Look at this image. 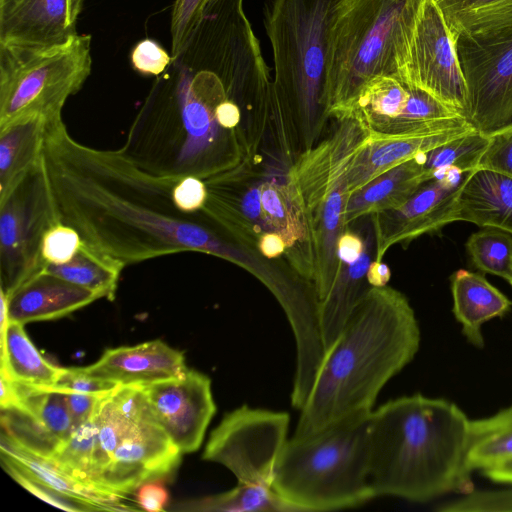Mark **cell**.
<instances>
[{
  "label": "cell",
  "mask_w": 512,
  "mask_h": 512,
  "mask_svg": "<svg viewBox=\"0 0 512 512\" xmlns=\"http://www.w3.org/2000/svg\"><path fill=\"white\" fill-rule=\"evenodd\" d=\"M452 38L461 30L512 15V0H433Z\"/></svg>",
  "instance_id": "obj_37"
},
{
  "label": "cell",
  "mask_w": 512,
  "mask_h": 512,
  "mask_svg": "<svg viewBox=\"0 0 512 512\" xmlns=\"http://www.w3.org/2000/svg\"><path fill=\"white\" fill-rule=\"evenodd\" d=\"M244 0H211L188 43L153 82L121 148L162 178L206 181L239 160L235 130L216 116L225 99L271 82Z\"/></svg>",
  "instance_id": "obj_1"
},
{
  "label": "cell",
  "mask_w": 512,
  "mask_h": 512,
  "mask_svg": "<svg viewBox=\"0 0 512 512\" xmlns=\"http://www.w3.org/2000/svg\"><path fill=\"white\" fill-rule=\"evenodd\" d=\"M456 218L512 234V177L485 168L471 171L457 196Z\"/></svg>",
  "instance_id": "obj_22"
},
{
  "label": "cell",
  "mask_w": 512,
  "mask_h": 512,
  "mask_svg": "<svg viewBox=\"0 0 512 512\" xmlns=\"http://www.w3.org/2000/svg\"><path fill=\"white\" fill-rule=\"evenodd\" d=\"M451 292L453 314L462 326V334L470 344L483 348V324L505 316L512 302L484 276L464 269L452 275Z\"/></svg>",
  "instance_id": "obj_23"
},
{
  "label": "cell",
  "mask_w": 512,
  "mask_h": 512,
  "mask_svg": "<svg viewBox=\"0 0 512 512\" xmlns=\"http://www.w3.org/2000/svg\"><path fill=\"white\" fill-rule=\"evenodd\" d=\"M466 249L479 270L512 280V234L484 227L468 238Z\"/></svg>",
  "instance_id": "obj_35"
},
{
  "label": "cell",
  "mask_w": 512,
  "mask_h": 512,
  "mask_svg": "<svg viewBox=\"0 0 512 512\" xmlns=\"http://www.w3.org/2000/svg\"><path fill=\"white\" fill-rule=\"evenodd\" d=\"M470 420L453 402L416 393L373 410L368 470L375 496L425 503L475 490L468 464Z\"/></svg>",
  "instance_id": "obj_4"
},
{
  "label": "cell",
  "mask_w": 512,
  "mask_h": 512,
  "mask_svg": "<svg viewBox=\"0 0 512 512\" xmlns=\"http://www.w3.org/2000/svg\"><path fill=\"white\" fill-rule=\"evenodd\" d=\"M370 263V254L366 249L354 263H340L341 269L334 285L327 297L319 302L318 318L325 354L334 345L352 311L371 287L366 279Z\"/></svg>",
  "instance_id": "obj_27"
},
{
  "label": "cell",
  "mask_w": 512,
  "mask_h": 512,
  "mask_svg": "<svg viewBox=\"0 0 512 512\" xmlns=\"http://www.w3.org/2000/svg\"><path fill=\"white\" fill-rule=\"evenodd\" d=\"M261 202L269 232H276L283 238L285 255L293 270L312 285L316 261L315 234L298 187L288 177L285 183L262 182Z\"/></svg>",
  "instance_id": "obj_18"
},
{
  "label": "cell",
  "mask_w": 512,
  "mask_h": 512,
  "mask_svg": "<svg viewBox=\"0 0 512 512\" xmlns=\"http://www.w3.org/2000/svg\"><path fill=\"white\" fill-rule=\"evenodd\" d=\"M5 295L9 321L22 324L61 318L100 299L94 291L44 271Z\"/></svg>",
  "instance_id": "obj_20"
},
{
  "label": "cell",
  "mask_w": 512,
  "mask_h": 512,
  "mask_svg": "<svg viewBox=\"0 0 512 512\" xmlns=\"http://www.w3.org/2000/svg\"><path fill=\"white\" fill-rule=\"evenodd\" d=\"M260 253L266 258H277L285 254L286 244L283 238L276 232H266L262 234L257 243Z\"/></svg>",
  "instance_id": "obj_49"
},
{
  "label": "cell",
  "mask_w": 512,
  "mask_h": 512,
  "mask_svg": "<svg viewBox=\"0 0 512 512\" xmlns=\"http://www.w3.org/2000/svg\"><path fill=\"white\" fill-rule=\"evenodd\" d=\"M469 172L443 171L426 181L403 205L372 215L375 260L393 245L409 242L457 221V196Z\"/></svg>",
  "instance_id": "obj_14"
},
{
  "label": "cell",
  "mask_w": 512,
  "mask_h": 512,
  "mask_svg": "<svg viewBox=\"0 0 512 512\" xmlns=\"http://www.w3.org/2000/svg\"><path fill=\"white\" fill-rule=\"evenodd\" d=\"M97 434V424L92 415L59 445L51 459L77 479L96 485L92 480V471Z\"/></svg>",
  "instance_id": "obj_36"
},
{
  "label": "cell",
  "mask_w": 512,
  "mask_h": 512,
  "mask_svg": "<svg viewBox=\"0 0 512 512\" xmlns=\"http://www.w3.org/2000/svg\"><path fill=\"white\" fill-rule=\"evenodd\" d=\"M509 283H510V284H511V286H512V280H511Z\"/></svg>",
  "instance_id": "obj_52"
},
{
  "label": "cell",
  "mask_w": 512,
  "mask_h": 512,
  "mask_svg": "<svg viewBox=\"0 0 512 512\" xmlns=\"http://www.w3.org/2000/svg\"><path fill=\"white\" fill-rule=\"evenodd\" d=\"M1 457L8 459L26 474L68 496L92 503L100 510H131L120 503L124 496L85 483L65 471L51 458L38 455L1 432Z\"/></svg>",
  "instance_id": "obj_24"
},
{
  "label": "cell",
  "mask_w": 512,
  "mask_h": 512,
  "mask_svg": "<svg viewBox=\"0 0 512 512\" xmlns=\"http://www.w3.org/2000/svg\"><path fill=\"white\" fill-rule=\"evenodd\" d=\"M182 454L152 412L129 429L115 449L100 484L124 496L147 481L173 472Z\"/></svg>",
  "instance_id": "obj_16"
},
{
  "label": "cell",
  "mask_w": 512,
  "mask_h": 512,
  "mask_svg": "<svg viewBox=\"0 0 512 512\" xmlns=\"http://www.w3.org/2000/svg\"><path fill=\"white\" fill-rule=\"evenodd\" d=\"M83 244L79 233L58 222L44 235L42 257L46 264H64L71 260Z\"/></svg>",
  "instance_id": "obj_41"
},
{
  "label": "cell",
  "mask_w": 512,
  "mask_h": 512,
  "mask_svg": "<svg viewBox=\"0 0 512 512\" xmlns=\"http://www.w3.org/2000/svg\"><path fill=\"white\" fill-rule=\"evenodd\" d=\"M1 423L3 433L43 457H53L61 444L34 416L21 408H1Z\"/></svg>",
  "instance_id": "obj_38"
},
{
  "label": "cell",
  "mask_w": 512,
  "mask_h": 512,
  "mask_svg": "<svg viewBox=\"0 0 512 512\" xmlns=\"http://www.w3.org/2000/svg\"><path fill=\"white\" fill-rule=\"evenodd\" d=\"M151 409L182 453L197 451L216 413L210 378L187 369L180 377L144 386Z\"/></svg>",
  "instance_id": "obj_15"
},
{
  "label": "cell",
  "mask_w": 512,
  "mask_h": 512,
  "mask_svg": "<svg viewBox=\"0 0 512 512\" xmlns=\"http://www.w3.org/2000/svg\"><path fill=\"white\" fill-rule=\"evenodd\" d=\"M119 386L116 382L96 378L86 373L83 368H63L60 376L50 389L104 396Z\"/></svg>",
  "instance_id": "obj_42"
},
{
  "label": "cell",
  "mask_w": 512,
  "mask_h": 512,
  "mask_svg": "<svg viewBox=\"0 0 512 512\" xmlns=\"http://www.w3.org/2000/svg\"><path fill=\"white\" fill-rule=\"evenodd\" d=\"M366 245L356 233L344 230L337 240V256L340 263L352 264L364 253Z\"/></svg>",
  "instance_id": "obj_48"
},
{
  "label": "cell",
  "mask_w": 512,
  "mask_h": 512,
  "mask_svg": "<svg viewBox=\"0 0 512 512\" xmlns=\"http://www.w3.org/2000/svg\"><path fill=\"white\" fill-rule=\"evenodd\" d=\"M24 324L9 321L1 329V369L13 381L50 389L63 368L48 362L30 341Z\"/></svg>",
  "instance_id": "obj_28"
},
{
  "label": "cell",
  "mask_w": 512,
  "mask_h": 512,
  "mask_svg": "<svg viewBox=\"0 0 512 512\" xmlns=\"http://www.w3.org/2000/svg\"><path fill=\"white\" fill-rule=\"evenodd\" d=\"M159 480L147 481L137 489V503L145 511L159 512L167 504L168 492Z\"/></svg>",
  "instance_id": "obj_46"
},
{
  "label": "cell",
  "mask_w": 512,
  "mask_h": 512,
  "mask_svg": "<svg viewBox=\"0 0 512 512\" xmlns=\"http://www.w3.org/2000/svg\"><path fill=\"white\" fill-rule=\"evenodd\" d=\"M65 393L75 428L92 417L96 404L102 397L76 392Z\"/></svg>",
  "instance_id": "obj_47"
},
{
  "label": "cell",
  "mask_w": 512,
  "mask_h": 512,
  "mask_svg": "<svg viewBox=\"0 0 512 512\" xmlns=\"http://www.w3.org/2000/svg\"><path fill=\"white\" fill-rule=\"evenodd\" d=\"M331 118L335 120L333 132L306 149L287 175L298 187L314 228L316 261L312 285L318 302L327 297L341 269L337 240L347 226V172L355 155L372 138L351 112Z\"/></svg>",
  "instance_id": "obj_8"
},
{
  "label": "cell",
  "mask_w": 512,
  "mask_h": 512,
  "mask_svg": "<svg viewBox=\"0 0 512 512\" xmlns=\"http://www.w3.org/2000/svg\"><path fill=\"white\" fill-rule=\"evenodd\" d=\"M398 77L465 118L466 86L445 19L433 0H424L397 59Z\"/></svg>",
  "instance_id": "obj_13"
},
{
  "label": "cell",
  "mask_w": 512,
  "mask_h": 512,
  "mask_svg": "<svg viewBox=\"0 0 512 512\" xmlns=\"http://www.w3.org/2000/svg\"><path fill=\"white\" fill-rule=\"evenodd\" d=\"M93 418L97 424L98 434L93 456L92 480L94 484L102 487L100 484L101 476L109 465L115 449L129 429L137 422H130L121 414L111 393L102 396L98 400Z\"/></svg>",
  "instance_id": "obj_34"
},
{
  "label": "cell",
  "mask_w": 512,
  "mask_h": 512,
  "mask_svg": "<svg viewBox=\"0 0 512 512\" xmlns=\"http://www.w3.org/2000/svg\"><path fill=\"white\" fill-rule=\"evenodd\" d=\"M512 460V404L496 414L470 420L468 464L474 472Z\"/></svg>",
  "instance_id": "obj_29"
},
{
  "label": "cell",
  "mask_w": 512,
  "mask_h": 512,
  "mask_svg": "<svg viewBox=\"0 0 512 512\" xmlns=\"http://www.w3.org/2000/svg\"><path fill=\"white\" fill-rule=\"evenodd\" d=\"M125 266L84 243L64 264H46L42 271L90 289L100 298L113 300L118 280Z\"/></svg>",
  "instance_id": "obj_30"
},
{
  "label": "cell",
  "mask_w": 512,
  "mask_h": 512,
  "mask_svg": "<svg viewBox=\"0 0 512 512\" xmlns=\"http://www.w3.org/2000/svg\"><path fill=\"white\" fill-rule=\"evenodd\" d=\"M489 138L477 168L498 171L512 177V126Z\"/></svg>",
  "instance_id": "obj_43"
},
{
  "label": "cell",
  "mask_w": 512,
  "mask_h": 512,
  "mask_svg": "<svg viewBox=\"0 0 512 512\" xmlns=\"http://www.w3.org/2000/svg\"><path fill=\"white\" fill-rule=\"evenodd\" d=\"M180 511L195 512H292L272 487L238 483L236 487L211 496L180 503Z\"/></svg>",
  "instance_id": "obj_32"
},
{
  "label": "cell",
  "mask_w": 512,
  "mask_h": 512,
  "mask_svg": "<svg viewBox=\"0 0 512 512\" xmlns=\"http://www.w3.org/2000/svg\"><path fill=\"white\" fill-rule=\"evenodd\" d=\"M12 389L13 401L9 407L21 408L34 416L60 443L68 439L75 427L65 392L13 380Z\"/></svg>",
  "instance_id": "obj_31"
},
{
  "label": "cell",
  "mask_w": 512,
  "mask_h": 512,
  "mask_svg": "<svg viewBox=\"0 0 512 512\" xmlns=\"http://www.w3.org/2000/svg\"><path fill=\"white\" fill-rule=\"evenodd\" d=\"M371 413L346 418L307 438L287 440L272 489L292 512L355 508L376 497L368 470Z\"/></svg>",
  "instance_id": "obj_6"
},
{
  "label": "cell",
  "mask_w": 512,
  "mask_h": 512,
  "mask_svg": "<svg viewBox=\"0 0 512 512\" xmlns=\"http://www.w3.org/2000/svg\"><path fill=\"white\" fill-rule=\"evenodd\" d=\"M171 61L172 56L152 39L139 41L131 52L133 68L144 75H161Z\"/></svg>",
  "instance_id": "obj_44"
},
{
  "label": "cell",
  "mask_w": 512,
  "mask_h": 512,
  "mask_svg": "<svg viewBox=\"0 0 512 512\" xmlns=\"http://www.w3.org/2000/svg\"><path fill=\"white\" fill-rule=\"evenodd\" d=\"M454 44L466 86L465 119L492 136L512 126V15L461 30Z\"/></svg>",
  "instance_id": "obj_10"
},
{
  "label": "cell",
  "mask_w": 512,
  "mask_h": 512,
  "mask_svg": "<svg viewBox=\"0 0 512 512\" xmlns=\"http://www.w3.org/2000/svg\"><path fill=\"white\" fill-rule=\"evenodd\" d=\"M289 424L287 412L244 404L225 414L211 432L202 459L225 466L238 483L272 487Z\"/></svg>",
  "instance_id": "obj_12"
},
{
  "label": "cell",
  "mask_w": 512,
  "mask_h": 512,
  "mask_svg": "<svg viewBox=\"0 0 512 512\" xmlns=\"http://www.w3.org/2000/svg\"><path fill=\"white\" fill-rule=\"evenodd\" d=\"M84 0H0V44L61 45L77 33Z\"/></svg>",
  "instance_id": "obj_17"
},
{
  "label": "cell",
  "mask_w": 512,
  "mask_h": 512,
  "mask_svg": "<svg viewBox=\"0 0 512 512\" xmlns=\"http://www.w3.org/2000/svg\"><path fill=\"white\" fill-rule=\"evenodd\" d=\"M419 324L408 298L370 287L325 354L293 438H307L346 418L369 414L384 385L417 354Z\"/></svg>",
  "instance_id": "obj_3"
},
{
  "label": "cell",
  "mask_w": 512,
  "mask_h": 512,
  "mask_svg": "<svg viewBox=\"0 0 512 512\" xmlns=\"http://www.w3.org/2000/svg\"><path fill=\"white\" fill-rule=\"evenodd\" d=\"M390 277V268L385 263L378 260L371 262L366 272V279L371 287L386 286Z\"/></svg>",
  "instance_id": "obj_50"
},
{
  "label": "cell",
  "mask_w": 512,
  "mask_h": 512,
  "mask_svg": "<svg viewBox=\"0 0 512 512\" xmlns=\"http://www.w3.org/2000/svg\"><path fill=\"white\" fill-rule=\"evenodd\" d=\"M211 0H175L171 15V56L188 43Z\"/></svg>",
  "instance_id": "obj_40"
},
{
  "label": "cell",
  "mask_w": 512,
  "mask_h": 512,
  "mask_svg": "<svg viewBox=\"0 0 512 512\" xmlns=\"http://www.w3.org/2000/svg\"><path fill=\"white\" fill-rule=\"evenodd\" d=\"M489 139L488 136L472 130L422 154L423 166L428 178L431 179L452 168L461 172L475 170L488 146Z\"/></svg>",
  "instance_id": "obj_33"
},
{
  "label": "cell",
  "mask_w": 512,
  "mask_h": 512,
  "mask_svg": "<svg viewBox=\"0 0 512 512\" xmlns=\"http://www.w3.org/2000/svg\"><path fill=\"white\" fill-rule=\"evenodd\" d=\"M49 119L32 114L0 126V198L39 163Z\"/></svg>",
  "instance_id": "obj_26"
},
{
  "label": "cell",
  "mask_w": 512,
  "mask_h": 512,
  "mask_svg": "<svg viewBox=\"0 0 512 512\" xmlns=\"http://www.w3.org/2000/svg\"><path fill=\"white\" fill-rule=\"evenodd\" d=\"M58 221L85 244L124 266L196 251L233 262L257 277L266 267L220 234L203 209L186 213L174 202L180 181L150 174L119 150L74 140L61 117L48 120L41 153Z\"/></svg>",
  "instance_id": "obj_2"
},
{
  "label": "cell",
  "mask_w": 512,
  "mask_h": 512,
  "mask_svg": "<svg viewBox=\"0 0 512 512\" xmlns=\"http://www.w3.org/2000/svg\"><path fill=\"white\" fill-rule=\"evenodd\" d=\"M188 368L182 352L161 340L106 350L83 370L119 385L147 386L183 375Z\"/></svg>",
  "instance_id": "obj_19"
},
{
  "label": "cell",
  "mask_w": 512,
  "mask_h": 512,
  "mask_svg": "<svg viewBox=\"0 0 512 512\" xmlns=\"http://www.w3.org/2000/svg\"><path fill=\"white\" fill-rule=\"evenodd\" d=\"M173 199L177 207L186 213L201 210L207 199L205 181L193 176L181 179L174 187Z\"/></svg>",
  "instance_id": "obj_45"
},
{
  "label": "cell",
  "mask_w": 512,
  "mask_h": 512,
  "mask_svg": "<svg viewBox=\"0 0 512 512\" xmlns=\"http://www.w3.org/2000/svg\"><path fill=\"white\" fill-rule=\"evenodd\" d=\"M424 0H343L332 29L327 118L347 112L379 77H398L397 59ZM399 78V77H398Z\"/></svg>",
  "instance_id": "obj_7"
},
{
  "label": "cell",
  "mask_w": 512,
  "mask_h": 512,
  "mask_svg": "<svg viewBox=\"0 0 512 512\" xmlns=\"http://www.w3.org/2000/svg\"><path fill=\"white\" fill-rule=\"evenodd\" d=\"M58 222L40 159L6 196L0 198L2 291L11 294L44 269L43 238Z\"/></svg>",
  "instance_id": "obj_11"
},
{
  "label": "cell",
  "mask_w": 512,
  "mask_h": 512,
  "mask_svg": "<svg viewBox=\"0 0 512 512\" xmlns=\"http://www.w3.org/2000/svg\"><path fill=\"white\" fill-rule=\"evenodd\" d=\"M1 462L3 468L16 482H18L30 493L47 502L48 504L66 511L81 512L100 510L99 507L92 503L68 496L36 480L6 458L1 457Z\"/></svg>",
  "instance_id": "obj_39"
},
{
  "label": "cell",
  "mask_w": 512,
  "mask_h": 512,
  "mask_svg": "<svg viewBox=\"0 0 512 512\" xmlns=\"http://www.w3.org/2000/svg\"><path fill=\"white\" fill-rule=\"evenodd\" d=\"M421 155L388 170L353 192L346 204L345 224L348 225L363 216L396 209L403 205L426 181L430 180L424 169Z\"/></svg>",
  "instance_id": "obj_25"
},
{
  "label": "cell",
  "mask_w": 512,
  "mask_h": 512,
  "mask_svg": "<svg viewBox=\"0 0 512 512\" xmlns=\"http://www.w3.org/2000/svg\"><path fill=\"white\" fill-rule=\"evenodd\" d=\"M491 476L493 481L498 484L512 486V460L494 468Z\"/></svg>",
  "instance_id": "obj_51"
},
{
  "label": "cell",
  "mask_w": 512,
  "mask_h": 512,
  "mask_svg": "<svg viewBox=\"0 0 512 512\" xmlns=\"http://www.w3.org/2000/svg\"><path fill=\"white\" fill-rule=\"evenodd\" d=\"M475 130L472 126L428 133L371 138L355 155L347 172L349 196L388 170Z\"/></svg>",
  "instance_id": "obj_21"
},
{
  "label": "cell",
  "mask_w": 512,
  "mask_h": 512,
  "mask_svg": "<svg viewBox=\"0 0 512 512\" xmlns=\"http://www.w3.org/2000/svg\"><path fill=\"white\" fill-rule=\"evenodd\" d=\"M343 0H264L277 108L295 117L306 149L327 119L325 94L334 22Z\"/></svg>",
  "instance_id": "obj_5"
},
{
  "label": "cell",
  "mask_w": 512,
  "mask_h": 512,
  "mask_svg": "<svg viewBox=\"0 0 512 512\" xmlns=\"http://www.w3.org/2000/svg\"><path fill=\"white\" fill-rule=\"evenodd\" d=\"M91 36L46 48L0 44V126L38 114L61 116L91 72Z\"/></svg>",
  "instance_id": "obj_9"
}]
</instances>
